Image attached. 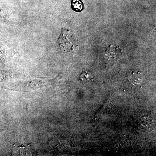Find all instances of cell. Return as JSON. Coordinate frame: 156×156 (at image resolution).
Listing matches in <instances>:
<instances>
[{
    "label": "cell",
    "mask_w": 156,
    "mask_h": 156,
    "mask_svg": "<svg viewBox=\"0 0 156 156\" xmlns=\"http://www.w3.org/2000/svg\"><path fill=\"white\" fill-rule=\"evenodd\" d=\"M93 76L91 73L88 72H85L82 73L80 76L81 81L84 83H88L93 80Z\"/></svg>",
    "instance_id": "277c9868"
},
{
    "label": "cell",
    "mask_w": 156,
    "mask_h": 156,
    "mask_svg": "<svg viewBox=\"0 0 156 156\" xmlns=\"http://www.w3.org/2000/svg\"><path fill=\"white\" fill-rule=\"evenodd\" d=\"M121 50L118 47L110 45L105 51V56L110 61H114L119 57Z\"/></svg>",
    "instance_id": "6da1fadb"
},
{
    "label": "cell",
    "mask_w": 156,
    "mask_h": 156,
    "mask_svg": "<svg viewBox=\"0 0 156 156\" xmlns=\"http://www.w3.org/2000/svg\"><path fill=\"white\" fill-rule=\"evenodd\" d=\"M129 80L130 83L134 87H139L143 83V75L140 72H134L129 77Z\"/></svg>",
    "instance_id": "7a4b0ae2"
},
{
    "label": "cell",
    "mask_w": 156,
    "mask_h": 156,
    "mask_svg": "<svg viewBox=\"0 0 156 156\" xmlns=\"http://www.w3.org/2000/svg\"><path fill=\"white\" fill-rule=\"evenodd\" d=\"M71 7L73 11L80 12L84 9V3L81 0H72Z\"/></svg>",
    "instance_id": "3957f363"
}]
</instances>
